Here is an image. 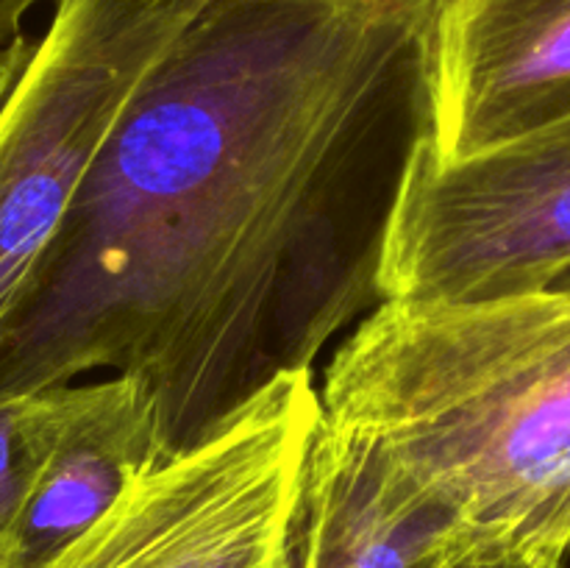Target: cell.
Instances as JSON below:
<instances>
[{
	"instance_id": "cell-1",
	"label": "cell",
	"mask_w": 570,
	"mask_h": 568,
	"mask_svg": "<svg viewBox=\"0 0 570 568\" xmlns=\"http://www.w3.org/2000/svg\"><path fill=\"white\" fill-rule=\"evenodd\" d=\"M445 0H200L0 332V399L139 384L161 457L384 301Z\"/></svg>"
},
{
	"instance_id": "cell-2",
	"label": "cell",
	"mask_w": 570,
	"mask_h": 568,
	"mask_svg": "<svg viewBox=\"0 0 570 568\" xmlns=\"http://www.w3.org/2000/svg\"><path fill=\"white\" fill-rule=\"evenodd\" d=\"M321 410L490 546L570 551L568 290L382 301L334 354Z\"/></svg>"
},
{
	"instance_id": "cell-3",
	"label": "cell",
	"mask_w": 570,
	"mask_h": 568,
	"mask_svg": "<svg viewBox=\"0 0 570 568\" xmlns=\"http://www.w3.org/2000/svg\"><path fill=\"white\" fill-rule=\"evenodd\" d=\"M0 65V332L31 290L89 167L200 0H53Z\"/></svg>"
},
{
	"instance_id": "cell-4",
	"label": "cell",
	"mask_w": 570,
	"mask_h": 568,
	"mask_svg": "<svg viewBox=\"0 0 570 568\" xmlns=\"http://www.w3.org/2000/svg\"><path fill=\"white\" fill-rule=\"evenodd\" d=\"M321 412L312 371L276 379L215 434L137 473L42 568H289Z\"/></svg>"
},
{
	"instance_id": "cell-5",
	"label": "cell",
	"mask_w": 570,
	"mask_h": 568,
	"mask_svg": "<svg viewBox=\"0 0 570 568\" xmlns=\"http://www.w3.org/2000/svg\"><path fill=\"white\" fill-rule=\"evenodd\" d=\"M570 271V117L462 161L417 150L384 248V301H488Z\"/></svg>"
},
{
	"instance_id": "cell-6",
	"label": "cell",
	"mask_w": 570,
	"mask_h": 568,
	"mask_svg": "<svg viewBox=\"0 0 570 568\" xmlns=\"http://www.w3.org/2000/svg\"><path fill=\"white\" fill-rule=\"evenodd\" d=\"M570 117V0H445L432 72L440 161Z\"/></svg>"
},
{
	"instance_id": "cell-7",
	"label": "cell",
	"mask_w": 570,
	"mask_h": 568,
	"mask_svg": "<svg viewBox=\"0 0 570 568\" xmlns=\"http://www.w3.org/2000/svg\"><path fill=\"white\" fill-rule=\"evenodd\" d=\"M490 546L382 445L323 418L289 529V568H456Z\"/></svg>"
},
{
	"instance_id": "cell-8",
	"label": "cell",
	"mask_w": 570,
	"mask_h": 568,
	"mask_svg": "<svg viewBox=\"0 0 570 568\" xmlns=\"http://www.w3.org/2000/svg\"><path fill=\"white\" fill-rule=\"evenodd\" d=\"M165 460L154 410L128 376L65 384L59 427L37 473L11 568H42L92 527L137 473Z\"/></svg>"
},
{
	"instance_id": "cell-9",
	"label": "cell",
	"mask_w": 570,
	"mask_h": 568,
	"mask_svg": "<svg viewBox=\"0 0 570 568\" xmlns=\"http://www.w3.org/2000/svg\"><path fill=\"white\" fill-rule=\"evenodd\" d=\"M61 388L0 399V568H11L17 527L59 427Z\"/></svg>"
},
{
	"instance_id": "cell-10",
	"label": "cell",
	"mask_w": 570,
	"mask_h": 568,
	"mask_svg": "<svg viewBox=\"0 0 570 568\" xmlns=\"http://www.w3.org/2000/svg\"><path fill=\"white\" fill-rule=\"evenodd\" d=\"M456 568H566L562 555H543V551H515L484 546L476 555L462 560Z\"/></svg>"
},
{
	"instance_id": "cell-11",
	"label": "cell",
	"mask_w": 570,
	"mask_h": 568,
	"mask_svg": "<svg viewBox=\"0 0 570 568\" xmlns=\"http://www.w3.org/2000/svg\"><path fill=\"white\" fill-rule=\"evenodd\" d=\"M42 0H0V65L28 45L22 39V20Z\"/></svg>"
},
{
	"instance_id": "cell-12",
	"label": "cell",
	"mask_w": 570,
	"mask_h": 568,
	"mask_svg": "<svg viewBox=\"0 0 570 568\" xmlns=\"http://www.w3.org/2000/svg\"><path fill=\"white\" fill-rule=\"evenodd\" d=\"M554 287H560V290H568V293H570V271L566 273V276H562V278H560V282H557V284H554Z\"/></svg>"
}]
</instances>
